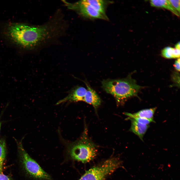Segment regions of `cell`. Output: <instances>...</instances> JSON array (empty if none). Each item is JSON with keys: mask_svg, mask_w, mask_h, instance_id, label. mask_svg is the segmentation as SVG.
Segmentation results:
<instances>
[{"mask_svg": "<svg viewBox=\"0 0 180 180\" xmlns=\"http://www.w3.org/2000/svg\"><path fill=\"white\" fill-rule=\"evenodd\" d=\"M6 152V145L5 139L2 138L0 140V173H2L3 165L5 159Z\"/></svg>", "mask_w": 180, "mask_h": 180, "instance_id": "obj_13", "label": "cell"}, {"mask_svg": "<svg viewBox=\"0 0 180 180\" xmlns=\"http://www.w3.org/2000/svg\"><path fill=\"white\" fill-rule=\"evenodd\" d=\"M174 8L180 14V0H169Z\"/></svg>", "mask_w": 180, "mask_h": 180, "instance_id": "obj_15", "label": "cell"}, {"mask_svg": "<svg viewBox=\"0 0 180 180\" xmlns=\"http://www.w3.org/2000/svg\"><path fill=\"white\" fill-rule=\"evenodd\" d=\"M121 163L118 158H110L86 171L78 180H105L121 166Z\"/></svg>", "mask_w": 180, "mask_h": 180, "instance_id": "obj_4", "label": "cell"}, {"mask_svg": "<svg viewBox=\"0 0 180 180\" xmlns=\"http://www.w3.org/2000/svg\"><path fill=\"white\" fill-rule=\"evenodd\" d=\"M87 2V0H83L74 3L64 2L68 8L76 11L84 17L91 19L108 20L106 13L99 11Z\"/></svg>", "mask_w": 180, "mask_h": 180, "instance_id": "obj_6", "label": "cell"}, {"mask_svg": "<svg viewBox=\"0 0 180 180\" xmlns=\"http://www.w3.org/2000/svg\"><path fill=\"white\" fill-rule=\"evenodd\" d=\"M7 28L8 37L16 45L28 50L42 45L56 37L57 34L56 27L52 22L40 26L12 23Z\"/></svg>", "mask_w": 180, "mask_h": 180, "instance_id": "obj_1", "label": "cell"}, {"mask_svg": "<svg viewBox=\"0 0 180 180\" xmlns=\"http://www.w3.org/2000/svg\"><path fill=\"white\" fill-rule=\"evenodd\" d=\"M86 90L87 89L84 87L76 86L68 92V94L66 96L58 101L56 104L58 105L66 102L83 101Z\"/></svg>", "mask_w": 180, "mask_h": 180, "instance_id": "obj_7", "label": "cell"}, {"mask_svg": "<svg viewBox=\"0 0 180 180\" xmlns=\"http://www.w3.org/2000/svg\"><path fill=\"white\" fill-rule=\"evenodd\" d=\"M102 83L104 90L113 96L118 102L136 96L141 88L130 76L124 78L104 80Z\"/></svg>", "mask_w": 180, "mask_h": 180, "instance_id": "obj_2", "label": "cell"}, {"mask_svg": "<svg viewBox=\"0 0 180 180\" xmlns=\"http://www.w3.org/2000/svg\"><path fill=\"white\" fill-rule=\"evenodd\" d=\"M0 180H12L8 176L2 173H0Z\"/></svg>", "mask_w": 180, "mask_h": 180, "instance_id": "obj_17", "label": "cell"}, {"mask_svg": "<svg viewBox=\"0 0 180 180\" xmlns=\"http://www.w3.org/2000/svg\"><path fill=\"white\" fill-rule=\"evenodd\" d=\"M83 81L85 84L87 88L83 101L92 105L96 110L101 104L100 98L96 91L91 88L87 82L86 81Z\"/></svg>", "mask_w": 180, "mask_h": 180, "instance_id": "obj_8", "label": "cell"}, {"mask_svg": "<svg viewBox=\"0 0 180 180\" xmlns=\"http://www.w3.org/2000/svg\"><path fill=\"white\" fill-rule=\"evenodd\" d=\"M127 119L131 121L130 130L143 140V136L148 128V125L139 123L131 118Z\"/></svg>", "mask_w": 180, "mask_h": 180, "instance_id": "obj_9", "label": "cell"}, {"mask_svg": "<svg viewBox=\"0 0 180 180\" xmlns=\"http://www.w3.org/2000/svg\"><path fill=\"white\" fill-rule=\"evenodd\" d=\"M124 114L128 116L127 118L132 119L137 122L144 124L148 125L151 122H154V120L133 116L129 113L125 112Z\"/></svg>", "mask_w": 180, "mask_h": 180, "instance_id": "obj_14", "label": "cell"}, {"mask_svg": "<svg viewBox=\"0 0 180 180\" xmlns=\"http://www.w3.org/2000/svg\"><path fill=\"white\" fill-rule=\"evenodd\" d=\"M161 54L162 56L166 58H180V50L168 46L162 50Z\"/></svg>", "mask_w": 180, "mask_h": 180, "instance_id": "obj_11", "label": "cell"}, {"mask_svg": "<svg viewBox=\"0 0 180 180\" xmlns=\"http://www.w3.org/2000/svg\"><path fill=\"white\" fill-rule=\"evenodd\" d=\"M150 2L152 6L165 8L178 17L180 16V14L174 8L169 0H151Z\"/></svg>", "mask_w": 180, "mask_h": 180, "instance_id": "obj_10", "label": "cell"}, {"mask_svg": "<svg viewBox=\"0 0 180 180\" xmlns=\"http://www.w3.org/2000/svg\"><path fill=\"white\" fill-rule=\"evenodd\" d=\"M87 132L86 127L80 138L66 144V152L71 159L86 163L92 160L96 156V146L89 138Z\"/></svg>", "mask_w": 180, "mask_h": 180, "instance_id": "obj_3", "label": "cell"}, {"mask_svg": "<svg viewBox=\"0 0 180 180\" xmlns=\"http://www.w3.org/2000/svg\"><path fill=\"white\" fill-rule=\"evenodd\" d=\"M175 48L176 49L180 50V42L177 43L175 45Z\"/></svg>", "mask_w": 180, "mask_h": 180, "instance_id": "obj_18", "label": "cell"}, {"mask_svg": "<svg viewBox=\"0 0 180 180\" xmlns=\"http://www.w3.org/2000/svg\"><path fill=\"white\" fill-rule=\"evenodd\" d=\"M24 169L31 177L37 180H52L51 176L28 154L21 142H16Z\"/></svg>", "mask_w": 180, "mask_h": 180, "instance_id": "obj_5", "label": "cell"}, {"mask_svg": "<svg viewBox=\"0 0 180 180\" xmlns=\"http://www.w3.org/2000/svg\"><path fill=\"white\" fill-rule=\"evenodd\" d=\"M180 58H177L175 61L174 64V68L178 71L180 70Z\"/></svg>", "mask_w": 180, "mask_h": 180, "instance_id": "obj_16", "label": "cell"}, {"mask_svg": "<svg viewBox=\"0 0 180 180\" xmlns=\"http://www.w3.org/2000/svg\"><path fill=\"white\" fill-rule=\"evenodd\" d=\"M156 107L142 110L134 114H130L136 117L146 118L154 120L153 116L156 110Z\"/></svg>", "mask_w": 180, "mask_h": 180, "instance_id": "obj_12", "label": "cell"}, {"mask_svg": "<svg viewBox=\"0 0 180 180\" xmlns=\"http://www.w3.org/2000/svg\"><path fill=\"white\" fill-rule=\"evenodd\" d=\"M1 122L0 121V128H1Z\"/></svg>", "mask_w": 180, "mask_h": 180, "instance_id": "obj_19", "label": "cell"}]
</instances>
